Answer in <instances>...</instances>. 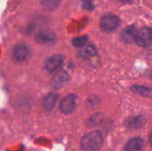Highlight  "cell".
<instances>
[{
	"mask_svg": "<svg viewBox=\"0 0 152 151\" xmlns=\"http://www.w3.org/2000/svg\"><path fill=\"white\" fill-rule=\"evenodd\" d=\"M103 142L100 131H93L86 134L81 140V147L86 151H97L101 149Z\"/></svg>",
	"mask_w": 152,
	"mask_h": 151,
	"instance_id": "cell-1",
	"label": "cell"
},
{
	"mask_svg": "<svg viewBox=\"0 0 152 151\" xmlns=\"http://www.w3.org/2000/svg\"><path fill=\"white\" fill-rule=\"evenodd\" d=\"M100 25L104 32H113L119 27L120 19L114 14H106L102 18Z\"/></svg>",
	"mask_w": 152,
	"mask_h": 151,
	"instance_id": "cell-2",
	"label": "cell"
},
{
	"mask_svg": "<svg viewBox=\"0 0 152 151\" xmlns=\"http://www.w3.org/2000/svg\"><path fill=\"white\" fill-rule=\"evenodd\" d=\"M30 53H31L30 47L24 43L16 44L12 50V57L18 62H23L27 61L29 58Z\"/></svg>",
	"mask_w": 152,
	"mask_h": 151,
	"instance_id": "cell-3",
	"label": "cell"
},
{
	"mask_svg": "<svg viewBox=\"0 0 152 151\" xmlns=\"http://www.w3.org/2000/svg\"><path fill=\"white\" fill-rule=\"evenodd\" d=\"M77 100V96L74 93L67 95L61 100L60 103V110L65 115L71 114L76 109Z\"/></svg>",
	"mask_w": 152,
	"mask_h": 151,
	"instance_id": "cell-4",
	"label": "cell"
},
{
	"mask_svg": "<svg viewBox=\"0 0 152 151\" xmlns=\"http://www.w3.org/2000/svg\"><path fill=\"white\" fill-rule=\"evenodd\" d=\"M136 44L141 47H148L152 44V28L149 27H144L138 30Z\"/></svg>",
	"mask_w": 152,
	"mask_h": 151,
	"instance_id": "cell-5",
	"label": "cell"
},
{
	"mask_svg": "<svg viewBox=\"0 0 152 151\" xmlns=\"http://www.w3.org/2000/svg\"><path fill=\"white\" fill-rule=\"evenodd\" d=\"M70 80V77L65 70L58 71L52 78L51 84L55 89H61L65 86Z\"/></svg>",
	"mask_w": 152,
	"mask_h": 151,
	"instance_id": "cell-6",
	"label": "cell"
},
{
	"mask_svg": "<svg viewBox=\"0 0 152 151\" xmlns=\"http://www.w3.org/2000/svg\"><path fill=\"white\" fill-rule=\"evenodd\" d=\"M64 57L61 54H54L48 57L45 61V68L47 71L53 72L57 70L63 63Z\"/></svg>",
	"mask_w": 152,
	"mask_h": 151,
	"instance_id": "cell-7",
	"label": "cell"
},
{
	"mask_svg": "<svg viewBox=\"0 0 152 151\" xmlns=\"http://www.w3.org/2000/svg\"><path fill=\"white\" fill-rule=\"evenodd\" d=\"M35 40L36 42L42 44H50L55 42L56 35L50 29H43L37 34Z\"/></svg>",
	"mask_w": 152,
	"mask_h": 151,
	"instance_id": "cell-8",
	"label": "cell"
},
{
	"mask_svg": "<svg viewBox=\"0 0 152 151\" xmlns=\"http://www.w3.org/2000/svg\"><path fill=\"white\" fill-rule=\"evenodd\" d=\"M146 123V117L142 115L131 117L126 122V126L129 129H139L142 127Z\"/></svg>",
	"mask_w": 152,
	"mask_h": 151,
	"instance_id": "cell-9",
	"label": "cell"
},
{
	"mask_svg": "<svg viewBox=\"0 0 152 151\" xmlns=\"http://www.w3.org/2000/svg\"><path fill=\"white\" fill-rule=\"evenodd\" d=\"M144 147V141L141 137H135L129 140L126 146L125 151H142Z\"/></svg>",
	"mask_w": 152,
	"mask_h": 151,
	"instance_id": "cell-10",
	"label": "cell"
},
{
	"mask_svg": "<svg viewBox=\"0 0 152 151\" xmlns=\"http://www.w3.org/2000/svg\"><path fill=\"white\" fill-rule=\"evenodd\" d=\"M58 100H59V96L54 93H51L47 94L46 96H45L43 99V106H44L45 109L49 112L53 111L55 108V105H56Z\"/></svg>",
	"mask_w": 152,
	"mask_h": 151,
	"instance_id": "cell-11",
	"label": "cell"
},
{
	"mask_svg": "<svg viewBox=\"0 0 152 151\" xmlns=\"http://www.w3.org/2000/svg\"><path fill=\"white\" fill-rule=\"evenodd\" d=\"M137 33H138V30L136 29L135 26H129L123 30L121 34V37L125 42L132 43L136 40Z\"/></svg>",
	"mask_w": 152,
	"mask_h": 151,
	"instance_id": "cell-12",
	"label": "cell"
},
{
	"mask_svg": "<svg viewBox=\"0 0 152 151\" xmlns=\"http://www.w3.org/2000/svg\"><path fill=\"white\" fill-rule=\"evenodd\" d=\"M131 90L134 93L139 94V95H141L142 97H145V98H152V88L147 87V86H143V85H133L131 87Z\"/></svg>",
	"mask_w": 152,
	"mask_h": 151,
	"instance_id": "cell-13",
	"label": "cell"
},
{
	"mask_svg": "<svg viewBox=\"0 0 152 151\" xmlns=\"http://www.w3.org/2000/svg\"><path fill=\"white\" fill-rule=\"evenodd\" d=\"M79 54L81 57H83L85 59L93 57L96 54V48L92 44H86L84 46L80 47Z\"/></svg>",
	"mask_w": 152,
	"mask_h": 151,
	"instance_id": "cell-14",
	"label": "cell"
},
{
	"mask_svg": "<svg viewBox=\"0 0 152 151\" xmlns=\"http://www.w3.org/2000/svg\"><path fill=\"white\" fill-rule=\"evenodd\" d=\"M61 0H40L41 5L46 10H54L58 7Z\"/></svg>",
	"mask_w": 152,
	"mask_h": 151,
	"instance_id": "cell-15",
	"label": "cell"
},
{
	"mask_svg": "<svg viewBox=\"0 0 152 151\" xmlns=\"http://www.w3.org/2000/svg\"><path fill=\"white\" fill-rule=\"evenodd\" d=\"M102 114H95L93 117H91L87 121H86V125L88 126H94L96 125L97 124L101 123V121L102 120Z\"/></svg>",
	"mask_w": 152,
	"mask_h": 151,
	"instance_id": "cell-16",
	"label": "cell"
},
{
	"mask_svg": "<svg viewBox=\"0 0 152 151\" xmlns=\"http://www.w3.org/2000/svg\"><path fill=\"white\" fill-rule=\"evenodd\" d=\"M86 44V36H81V37H77L75 38L73 40V44L75 46H78V47H82Z\"/></svg>",
	"mask_w": 152,
	"mask_h": 151,
	"instance_id": "cell-17",
	"label": "cell"
},
{
	"mask_svg": "<svg viewBox=\"0 0 152 151\" xmlns=\"http://www.w3.org/2000/svg\"><path fill=\"white\" fill-rule=\"evenodd\" d=\"M149 142H150V144L152 146V133H151L150 137H149Z\"/></svg>",
	"mask_w": 152,
	"mask_h": 151,
	"instance_id": "cell-18",
	"label": "cell"
}]
</instances>
